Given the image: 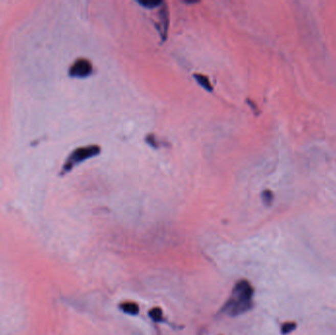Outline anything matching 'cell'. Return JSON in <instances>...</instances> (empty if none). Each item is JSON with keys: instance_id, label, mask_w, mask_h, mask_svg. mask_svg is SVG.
Instances as JSON below:
<instances>
[{"instance_id": "6da1fadb", "label": "cell", "mask_w": 336, "mask_h": 335, "mask_svg": "<svg viewBox=\"0 0 336 335\" xmlns=\"http://www.w3.org/2000/svg\"><path fill=\"white\" fill-rule=\"evenodd\" d=\"M254 288L248 280L242 279L234 286L230 298L222 307V311L229 317H238L253 308Z\"/></svg>"}, {"instance_id": "7a4b0ae2", "label": "cell", "mask_w": 336, "mask_h": 335, "mask_svg": "<svg viewBox=\"0 0 336 335\" xmlns=\"http://www.w3.org/2000/svg\"><path fill=\"white\" fill-rule=\"evenodd\" d=\"M100 148L97 145H92V146H87V147L75 149L71 152V154L68 157L67 161L64 163L61 174L69 172L77 164L85 162L87 159H91L93 157L100 154Z\"/></svg>"}, {"instance_id": "3957f363", "label": "cell", "mask_w": 336, "mask_h": 335, "mask_svg": "<svg viewBox=\"0 0 336 335\" xmlns=\"http://www.w3.org/2000/svg\"><path fill=\"white\" fill-rule=\"evenodd\" d=\"M92 72L93 65L86 58L77 59L69 69V75L73 78H86L92 74Z\"/></svg>"}, {"instance_id": "277c9868", "label": "cell", "mask_w": 336, "mask_h": 335, "mask_svg": "<svg viewBox=\"0 0 336 335\" xmlns=\"http://www.w3.org/2000/svg\"><path fill=\"white\" fill-rule=\"evenodd\" d=\"M160 15H161V27L159 28L160 30V33L162 35V39L165 40L166 38V36H167V30H168V23H169V20H168V13H167V7L166 5L163 3V7L161 9L160 11Z\"/></svg>"}, {"instance_id": "5b68a950", "label": "cell", "mask_w": 336, "mask_h": 335, "mask_svg": "<svg viewBox=\"0 0 336 335\" xmlns=\"http://www.w3.org/2000/svg\"><path fill=\"white\" fill-rule=\"evenodd\" d=\"M120 310H122L124 314L126 315H129V316H137L139 314V306H138L137 303L135 302H124V303H121L120 306H119Z\"/></svg>"}, {"instance_id": "8992f818", "label": "cell", "mask_w": 336, "mask_h": 335, "mask_svg": "<svg viewBox=\"0 0 336 335\" xmlns=\"http://www.w3.org/2000/svg\"><path fill=\"white\" fill-rule=\"evenodd\" d=\"M149 318L156 323H163L164 322V318H163V312L161 308L155 307L150 309L149 311Z\"/></svg>"}, {"instance_id": "52a82bcc", "label": "cell", "mask_w": 336, "mask_h": 335, "mask_svg": "<svg viewBox=\"0 0 336 335\" xmlns=\"http://www.w3.org/2000/svg\"><path fill=\"white\" fill-rule=\"evenodd\" d=\"M194 78L196 79V81L199 83L201 87L206 88L209 92H212V84H211V82H210V80L207 76L203 74H194Z\"/></svg>"}, {"instance_id": "ba28073f", "label": "cell", "mask_w": 336, "mask_h": 335, "mask_svg": "<svg viewBox=\"0 0 336 335\" xmlns=\"http://www.w3.org/2000/svg\"><path fill=\"white\" fill-rule=\"evenodd\" d=\"M297 328V324L293 322H287L281 325V334L287 335Z\"/></svg>"}, {"instance_id": "9c48e42d", "label": "cell", "mask_w": 336, "mask_h": 335, "mask_svg": "<svg viewBox=\"0 0 336 335\" xmlns=\"http://www.w3.org/2000/svg\"><path fill=\"white\" fill-rule=\"evenodd\" d=\"M261 199L265 206H271L274 202V193L271 190H264L261 194Z\"/></svg>"}, {"instance_id": "30bf717a", "label": "cell", "mask_w": 336, "mask_h": 335, "mask_svg": "<svg viewBox=\"0 0 336 335\" xmlns=\"http://www.w3.org/2000/svg\"><path fill=\"white\" fill-rule=\"evenodd\" d=\"M138 2L146 8H154L161 4H163V2L160 0H139Z\"/></svg>"}, {"instance_id": "8fae6325", "label": "cell", "mask_w": 336, "mask_h": 335, "mask_svg": "<svg viewBox=\"0 0 336 335\" xmlns=\"http://www.w3.org/2000/svg\"><path fill=\"white\" fill-rule=\"evenodd\" d=\"M146 143L149 144L150 147H152L154 149H158L160 147V142L153 134H149V135L146 137Z\"/></svg>"}]
</instances>
